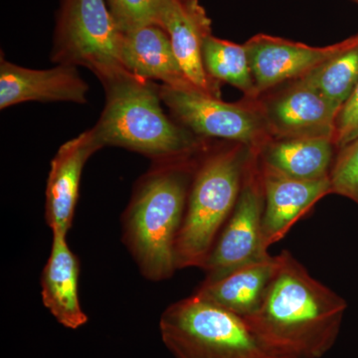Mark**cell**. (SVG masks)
<instances>
[{
  "instance_id": "cell-1",
  "label": "cell",
  "mask_w": 358,
  "mask_h": 358,
  "mask_svg": "<svg viewBox=\"0 0 358 358\" xmlns=\"http://www.w3.org/2000/svg\"><path fill=\"white\" fill-rule=\"evenodd\" d=\"M277 256L262 305L243 320L277 358L324 357L338 338L348 303L287 250Z\"/></svg>"
},
{
  "instance_id": "cell-2",
  "label": "cell",
  "mask_w": 358,
  "mask_h": 358,
  "mask_svg": "<svg viewBox=\"0 0 358 358\" xmlns=\"http://www.w3.org/2000/svg\"><path fill=\"white\" fill-rule=\"evenodd\" d=\"M200 154L152 162L134 183L122 216V240L148 281H166L178 270L176 239Z\"/></svg>"
},
{
  "instance_id": "cell-3",
  "label": "cell",
  "mask_w": 358,
  "mask_h": 358,
  "mask_svg": "<svg viewBox=\"0 0 358 358\" xmlns=\"http://www.w3.org/2000/svg\"><path fill=\"white\" fill-rule=\"evenodd\" d=\"M102 85L105 107L91 129L103 148H126L152 162L194 157L208 147L164 113L157 82L124 70Z\"/></svg>"
},
{
  "instance_id": "cell-4",
  "label": "cell",
  "mask_w": 358,
  "mask_h": 358,
  "mask_svg": "<svg viewBox=\"0 0 358 358\" xmlns=\"http://www.w3.org/2000/svg\"><path fill=\"white\" fill-rule=\"evenodd\" d=\"M254 150L236 143L200 154L176 245L178 270L202 268L229 219Z\"/></svg>"
},
{
  "instance_id": "cell-5",
  "label": "cell",
  "mask_w": 358,
  "mask_h": 358,
  "mask_svg": "<svg viewBox=\"0 0 358 358\" xmlns=\"http://www.w3.org/2000/svg\"><path fill=\"white\" fill-rule=\"evenodd\" d=\"M159 333L173 358H277L242 317L194 294L164 310Z\"/></svg>"
},
{
  "instance_id": "cell-6",
  "label": "cell",
  "mask_w": 358,
  "mask_h": 358,
  "mask_svg": "<svg viewBox=\"0 0 358 358\" xmlns=\"http://www.w3.org/2000/svg\"><path fill=\"white\" fill-rule=\"evenodd\" d=\"M122 35L107 0H62L51 61L87 68L103 83L127 70L120 55Z\"/></svg>"
},
{
  "instance_id": "cell-7",
  "label": "cell",
  "mask_w": 358,
  "mask_h": 358,
  "mask_svg": "<svg viewBox=\"0 0 358 358\" xmlns=\"http://www.w3.org/2000/svg\"><path fill=\"white\" fill-rule=\"evenodd\" d=\"M160 96L173 119L199 138L234 141L258 154L273 140L256 103H226L195 89L162 84Z\"/></svg>"
},
{
  "instance_id": "cell-8",
  "label": "cell",
  "mask_w": 358,
  "mask_h": 358,
  "mask_svg": "<svg viewBox=\"0 0 358 358\" xmlns=\"http://www.w3.org/2000/svg\"><path fill=\"white\" fill-rule=\"evenodd\" d=\"M264 206L260 160L258 152H254L237 203L202 267L206 274L204 281L220 279L247 264L271 256L263 246Z\"/></svg>"
},
{
  "instance_id": "cell-9",
  "label": "cell",
  "mask_w": 358,
  "mask_h": 358,
  "mask_svg": "<svg viewBox=\"0 0 358 358\" xmlns=\"http://www.w3.org/2000/svg\"><path fill=\"white\" fill-rule=\"evenodd\" d=\"M157 25L169 35L190 83L201 93L221 98V83L207 74L202 59L205 40L212 35V21L199 0H162Z\"/></svg>"
},
{
  "instance_id": "cell-10",
  "label": "cell",
  "mask_w": 358,
  "mask_h": 358,
  "mask_svg": "<svg viewBox=\"0 0 358 358\" xmlns=\"http://www.w3.org/2000/svg\"><path fill=\"white\" fill-rule=\"evenodd\" d=\"M348 39L326 47L289 41L281 37L258 34L245 43L257 95L292 79H299L338 55Z\"/></svg>"
},
{
  "instance_id": "cell-11",
  "label": "cell",
  "mask_w": 358,
  "mask_h": 358,
  "mask_svg": "<svg viewBox=\"0 0 358 358\" xmlns=\"http://www.w3.org/2000/svg\"><path fill=\"white\" fill-rule=\"evenodd\" d=\"M274 140L331 138L338 110L315 90L294 80L277 95L259 103Z\"/></svg>"
},
{
  "instance_id": "cell-12",
  "label": "cell",
  "mask_w": 358,
  "mask_h": 358,
  "mask_svg": "<svg viewBox=\"0 0 358 358\" xmlns=\"http://www.w3.org/2000/svg\"><path fill=\"white\" fill-rule=\"evenodd\" d=\"M89 85L77 67L31 69L0 57V110L26 102H88Z\"/></svg>"
},
{
  "instance_id": "cell-13",
  "label": "cell",
  "mask_w": 358,
  "mask_h": 358,
  "mask_svg": "<svg viewBox=\"0 0 358 358\" xmlns=\"http://www.w3.org/2000/svg\"><path fill=\"white\" fill-rule=\"evenodd\" d=\"M102 148L89 129L63 143L51 160L45 192V221L52 234L67 236L69 233L85 164Z\"/></svg>"
},
{
  "instance_id": "cell-14",
  "label": "cell",
  "mask_w": 358,
  "mask_h": 358,
  "mask_svg": "<svg viewBox=\"0 0 358 358\" xmlns=\"http://www.w3.org/2000/svg\"><path fill=\"white\" fill-rule=\"evenodd\" d=\"M261 173L265 199L263 246L268 251L273 244L281 241L288 234L294 224L313 205L331 194V186L329 176L315 180H301L275 173L262 166Z\"/></svg>"
},
{
  "instance_id": "cell-15",
  "label": "cell",
  "mask_w": 358,
  "mask_h": 358,
  "mask_svg": "<svg viewBox=\"0 0 358 358\" xmlns=\"http://www.w3.org/2000/svg\"><path fill=\"white\" fill-rule=\"evenodd\" d=\"M120 55L124 68L136 76L173 88L197 90L179 64L169 35L159 25L122 32Z\"/></svg>"
},
{
  "instance_id": "cell-16",
  "label": "cell",
  "mask_w": 358,
  "mask_h": 358,
  "mask_svg": "<svg viewBox=\"0 0 358 358\" xmlns=\"http://www.w3.org/2000/svg\"><path fill=\"white\" fill-rule=\"evenodd\" d=\"M80 262L67 243V236L52 234L50 256L41 275L44 307L66 329H80L89 317L79 299Z\"/></svg>"
},
{
  "instance_id": "cell-17",
  "label": "cell",
  "mask_w": 358,
  "mask_h": 358,
  "mask_svg": "<svg viewBox=\"0 0 358 358\" xmlns=\"http://www.w3.org/2000/svg\"><path fill=\"white\" fill-rule=\"evenodd\" d=\"M278 268V256L247 264L214 281H204L195 296L245 319L262 305Z\"/></svg>"
},
{
  "instance_id": "cell-18",
  "label": "cell",
  "mask_w": 358,
  "mask_h": 358,
  "mask_svg": "<svg viewBox=\"0 0 358 358\" xmlns=\"http://www.w3.org/2000/svg\"><path fill=\"white\" fill-rule=\"evenodd\" d=\"M336 150L331 138L271 140L259 152L261 166L301 180L329 178Z\"/></svg>"
},
{
  "instance_id": "cell-19",
  "label": "cell",
  "mask_w": 358,
  "mask_h": 358,
  "mask_svg": "<svg viewBox=\"0 0 358 358\" xmlns=\"http://www.w3.org/2000/svg\"><path fill=\"white\" fill-rule=\"evenodd\" d=\"M296 81L317 91L339 110L358 84V34L348 38L338 55Z\"/></svg>"
},
{
  "instance_id": "cell-20",
  "label": "cell",
  "mask_w": 358,
  "mask_h": 358,
  "mask_svg": "<svg viewBox=\"0 0 358 358\" xmlns=\"http://www.w3.org/2000/svg\"><path fill=\"white\" fill-rule=\"evenodd\" d=\"M202 59L212 79L239 89L251 101L258 98L244 44L217 38L212 34L205 40Z\"/></svg>"
},
{
  "instance_id": "cell-21",
  "label": "cell",
  "mask_w": 358,
  "mask_h": 358,
  "mask_svg": "<svg viewBox=\"0 0 358 358\" xmlns=\"http://www.w3.org/2000/svg\"><path fill=\"white\" fill-rule=\"evenodd\" d=\"M331 193L358 205V138L339 148L329 173Z\"/></svg>"
},
{
  "instance_id": "cell-22",
  "label": "cell",
  "mask_w": 358,
  "mask_h": 358,
  "mask_svg": "<svg viewBox=\"0 0 358 358\" xmlns=\"http://www.w3.org/2000/svg\"><path fill=\"white\" fill-rule=\"evenodd\" d=\"M162 0H107L108 6L122 32L157 24Z\"/></svg>"
},
{
  "instance_id": "cell-23",
  "label": "cell",
  "mask_w": 358,
  "mask_h": 358,
  "mask_svg": "<svg viewBox=\"0 0 358 358\" xmlns=\"http://www.w3.org/2000/svg\"><path fill=\"white\" fill-rule=\"evenodd\" d=\"M358 138V84L341 106L336 119L334 143L336 150Z\"/></svg>"
},
{
  "instance_id": "cell-24",
  "label": "cell",
  "mask_w": 358,
  "mask_h": 358,
  "mask_svg": "<svg viewBox=\"0 0 358 358\" xmlns=\"http://www.w3.org/2000/svg\"><path fill=\"white\" fill-rule=\"evenodd\" d=\"M352 1L357 2V3H358V0H352Z\"/></svg>"
}]
</instances>
